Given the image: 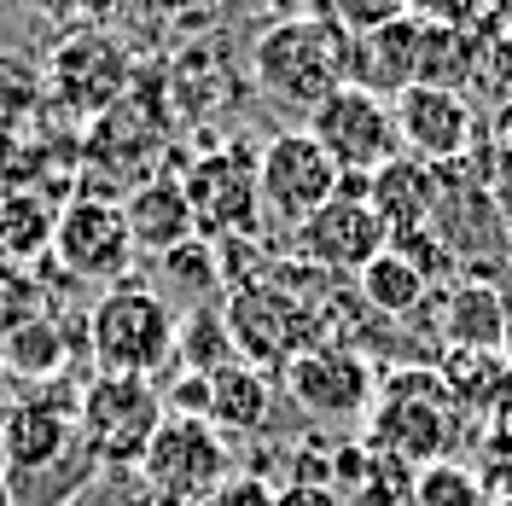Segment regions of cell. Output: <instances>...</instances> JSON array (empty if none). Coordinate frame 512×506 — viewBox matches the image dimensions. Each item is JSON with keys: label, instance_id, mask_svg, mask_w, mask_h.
<instances>
[{"label": "cell", "instance_id": "12", "mask_svg": "<svg viewBox=\"0 0 512 506\" xmlns=\"http://www.w3.org/2000/svg\"><path fill=\"white\" fill-rule=\"evenodd\" d=\"M187 204L198 216V233H256L262 227V192H256V158L245 152H216L187 169Z\"/></svg>", "mask_w": 512, "mask_h": 506}, {"label": "cell", "instance_id": "17", "mask_svg": "<svg viewBox=\"0 0 512 506\" xmlns=\"http://www.w3.org/2000/svg\"><path fill=\"white\" fill-rule=\"evenodd\" d=\"M419 53H425V24L419 18H396L373 35H355L350 47V82L379 99L408 94L419 82Z\"/></svg>", "mask_w": 512, "mask_h": 506}, {"label": "cell", "instance_id": "20", "mask_svg": "<svg viewBox=\"0 0 512 506\" xmlns=\"http://www.w3.org/2000/svg\"><path fill=\"white\" fill-rule=\"evenodd\" d=\"M507 297L489 285H454L443 297V338L448 349H507Z\"/></svg>", "mask_w": 512, "mask_h": 506}, {"label": "cell", "instance_id": "28", "mask_svg": "<svg viewBox=\"0 0 512 506\" xmlns=\"http://www.w3.org/2000/svg\"><path fill=\"white\" fill-rule=\"evenodd\" d=\"M320 18H332L344 35H373L408 18V0H320Z\"/></svg>", "mask_w": 512, "mask_h": 506}, {"label": "cell", "instance_id": "25", "mask_svg": "<svg viewBox=\"0 0 512 506\" xmlns=\"http://www.w3.org/2000/svg\"><path fill=\"white\" fill-rule=\"evenodd\" d=\"M227 361H239V344H233V332H227V320H216V309L204 303V309H192L181 315V367L187 373H216Z\"/></svg>", "mask_w": 512, "mask_h": 506}, {"label": "cell", "instance_id": "31", "mask_svg": "<svg viewBox=\"0 0 512 506\" xmlns=\"http://www.w3.org/2000/svg\"><path fill=\"white\" fill-rule=\"evenodd\" d=\"M0 506H18V495H12V483L0 477Z\"/></svg>", "mask_w": 512, "mask_h": 506}, {"label": "cell", "instance_id": "23", "mask_svg": "<svg viewBox=\"0 0 512 506\" xmlns=\"http://www.w3.org/2000/svg\"><path fill=\"white\" fill-rule=\"evenodd\" d=\"M64 361H70V344H64V326L59 320H30V326H18L12 338H0V367L12 373V379H30V384H47L59 373Z\"/></svg>", "mask_w": 512, "mask_h": 506}, {"label": "cell", "instance_id": "21", "mask_svg": "<svg viewBox=\"0 0 512 506\" xmlns=\"http://www.w3.org/2000/svg\"><path fill=\"white\" fill-rule=\"evenodd\" d=\"M361 303L373 309V315H384V320H402V315H419L425 303H431V280L419 274L414 262L402 251H384V256H373L361 274Z\"/></svg>", "mask_w": 512, "mask_h": 506}, {"label": "cell", "instance_id": "27", "mask_svg": "<svg viewBox=\"0 0 512 506\" xmlns=\"http://www.w3.org/2000/svg\"><path fill=\"white\" fill-rule=\"evenodd\" d=\"M47 315V291L35 280L30 262H0V338H12L18 326Z\"/></svg>", "mask_w": 512, "mask_h": 506}, {"label": "cell", "instance_id": "29", "mask_svg": "<svg viewBox=\"0 0 512 506\" xmlns=\"http://www.w3.org/2000/svg\"><path fill=\"white\" fill-rule=\"evenodd\" d=\"M472 6H478V0H408V18L437 24V30H466Z\"/></svg>", "mask_w": 512, "mask_h": 506}, {"label": "cell", "instance_id": "24", "mask_svg": "<svg viewBox=\"0 0 512 506\" xmlns=\"http://www.w3.org/2000/svg\"><path fill=\"white\" fill-rule=\"evenodd\" d=\"M158 268H163L169 297H181L192 309H204V297H216V285H222V256H216V245H204V239H187L181 251L158 256Z\"/></svg>", "mask_w": 512, "mask_h": 506}, {"label": "cell", "instance_id": "10", "mask_svg": "<svg viewBox=\"0 0 512 506\" xmlns=\"http://www.w3.org/2000/svg\"><path fill=\"white\" fill-rule=\"evenodd\" d=\"M291 239H297V256L320 274H361L373 256L390 251V227L373 210V198H344V192L320 204Z\"/></svg>", "mask_w": 512, "mask_h": 506}, {"label": "cell", "instance_id": "3", "mask_svg": "<svg viewBox=\"0 0 512 506\" xmlns=\"http://www.w3.org/2000/svg\"><path fill=\"white\" fill-rule=\"evenodd\" d=\"M88 355L105 379H158L181 361V315L158 285H111L88 315Z\"/></svg>", "mask_w": 512, "mask_h": 506}, {"label": "cell", "instance_id": "6", "mask_svg": "<svg viewBox=\"0 0 512 506\" xmlns=\"http://www.w3.org/2000/svg\"><path fill=\"white\" fill-rule=\"evenodd\" d=\"M338 181H344V169L326 158V146H320L309 128H280V134L256 152V192H262V210H268L280 227H291V233L309 222L320 204L338 198Z\"/></svg>", "mask_w": 512, "mask_h": 506}, {"label": "cell", "instance_id": "2", "mask_svg": "<svg viewBox=\"0 0 512 506\" xmlns=\"http://www.w3.org/2000/svg\"><path fill=\"white\" fill-rule=\"evenodd\" d=\"M0 454H6V483L18 506H59L94 477V448L76 425V408H47L30 402L0 425Z\"/></svg>", "mask_w": 512, "mask_h": 506}, {"label": "cell", "instance_id": "18", "mask_svg": "<svg viewBox=\"0 0 512 506\" xmlns=\"http://www.w3.org/2000/svg\"><path fill=\"white\" fill-rule=\"evenodd\" d=\"M437 204H443V169L437 163L402 152L396 163H384L379 175H373V210L384 216L390 239L396 233H419L437 216Z\"/></svg>", "mask_w": 512, "mask_h": 506}, {"label": "cell", "instance_id": "4", "mask_svg": "<svg viewBox=\"0 0 512 506\" xmlns=\"http://www.w3.org/2000/svg\"><path fill=\"white\" fill-rule=\"evenodd\" d=\"M454 431H460V402H454V390L443 384V373L402 367L373 396V437H367V448L419 472V466L448 460Z\"/></svg>", "mask_w": 512, "mask_h": 506}, {"label": "cell", "instance_id": "22", "mask_svg": "<svg viewBox=\"0 0 512 506\" xmlns=\"http://www.w3.org/2000/svg\"><path fill=\"white\" fill-rule=\"evenodd\" d=\"M53 227H59V210H47L41 192L0 187V262H30L53 251Z\"/></svg>", "mask_w": 512, "mask_h": 506}, {"label": "cell", "instance_id": "26", "mask_svg": "<svg viewBox=\"0 0 512 506\" xmlns=\"http://www.w3.org/2000/svg\"><path fill=\"white\" fill-rule=\"evenodd\" d=\"M414 506H489V483L460 460H437L414 472Z\"/></svg>", "mask_w": 512, "mask_h": 506}, {"label": "cell", "instance_id": "15", "mask_svg": "<svg viewBox=\"0 0 512 506\" xmlns=\"http://www.w3.org/2000/svg\"><path fill=\"white\" fill-rule=\"evenodd\" d=\"M123 82H128V59L111 35H94V30L70 35L59 47V59H53V88H59V99L70 111H88V117H99L105 105H117Z\"/></svg>", "mask_w": 512, "mask_h": 506}, {"label": "cell", "instance_id": "19", "mask_svg": "<svg viewBox=\"0 0 512 506\" xmlns=\"http://www.w3.org/2000/svg\"><path fill=\"white\" fill-rule=\"evenodd\" d=\"M268 413H274V379L251 367V361H227L210 373V425L222 431V437H256L262 425H268Z\"/></svg>", "mask_w": 512, "mask_h": 506}, {"label": "cell", "instance_id": "13", "mask_svg": "<svg viewBox=\"0 0 512 506\" xmlns=\"http://www.w3.org/2000/svg\"><path fill=\"white\" fill-rule=\"evenodd\" d=\"M227 332L239 344V361H268V367H291L303 349H309V332L315 320L297 309V297L274 291V285H245L227 309Z\"/></svg>", "mask_w": 512, "mask_h": 506}, {"label": "cell", "instance_id": "33", "mask_svg": "<svg viewBox=\"0 0 512 506\" xmlns=\"http://www.w3.org/2000/svg\"><path fill=\"white\" fill-rule=\"evenodd\" d=\"M489 506H512V495H501V501H489Z\"/></svg>", "mask_w": 512, "mask_h": 506}, {"label": "cell", "instance_id": "14", "mask_svg": "<svg viewBox=\"0 0 512 506\" xmlns=\"http://www.w3.org/2000/svg\"><path fill=\"white\" fill-rule=\"evenodd\" d=\"M396 105V128H402V152L425 163H454L466 146H472V105L460 88H431V82H414L408 94L390 99Z\"/></svg>", "mask_w": 512, "mask_h": 506}, {"label": "cell", "instance_id": "9", "mask_svg": "<svg viewBox=\"0 0 512 506\" xmlns=\"http://www.w3.org/2000/svg\"><path fill=\"white\" fill-rule=\"evenodd\" d=\"M53 262H59L70 280L88 285H123L128 268H134V239H128L123 222V198H99V192H82L59 210V227H53Z\"/></svg>", "mask_w": 512, "mask_h": 506}, {"label": "cell", "instance_id": "30", "mask_svg": "<svg viewBox=\"0 0 512 506\" xmlns=\"http://www.w3.org/2000/svg\"><path fill=\"white\" fill-rule=\"evenodd\" d=\"M274 506H344V495L332 483H291L274 495Z\"/></svg>", "mask_w": 512, "mask_h": 506}, {"label": "cell", "instance_id": "7", "mask_svg": "<svg viewBox=\"0 0 512 506\" xmlns=\"http://www.w3.org/2000/svg\"><path fill=\"white\" fill-rule=\"evenodd\" d=\"M227 466H233V454H227L222 431L210 419H181V413L163 419L152 448H146V460H140L146 483L169 506H198V501H210V495H222Z\"/></svg>", "mask_w": 512, "mask_h": 506}, {"label": "cell", "instance_id": "5", "mask_svg": "<svg viewBox=\"0 0 512 506\" xmlns=\"http://www.w3.org/2000/svg\"><path fill=\"white\" fill-rule=\"evenodd\" d=\"M163 419H169V402L158 396L152 379H105L99 373L76 402V425L99 466H140Z\"/></svg>", "mask_w": 512, "mask_h": 506}, {"label": "cell", "instance_id": "1", "mask_svg": "<svg viewBox=\"0 0 512 506\" xmlns=\"http://www.w3.org/2000/svg\"><path fill=\"white\" fill-rule=\"evenodd\" d=\"M350 47L355 35H344L332 18H280L256 35L251 47V76L262 99H274L280 111H315L338 88H350Z\"/></svg>", "mask_w": 512, "mask_h": 506}, {"label": "cell", "instance_id": "16", "mask_svg": "<svg viewBox=\"0 0 512 506\" xmlns=\"http://www.w3.org/2000/svg\"><path fill=\"white\" fill-rule=\"evenodd\" d=\"M123 222L140 256H169L187 239H198V216L187 204V187L169 181V175H152V181L123 192Z\"/></svg>", "mask_w": 512, "mask_h": 506}, {"label": "cell", "instance_id": "11", "mask_svg": "<svg viewBox=\"0 0 512 506\" xmlns=\"http://www.w3.org/2000/svg\"><path fill=\"white\" fill-rule=\"evenodd\" d=\"M286 390H291V402H297L303 413L332 419V425L367 413L373 396H379L367 355H355V349H344V344H309L286 367Z\"/></svg>", "mask_w": 512, "mask_h": 506}, {"label": "cell", "instance_id": "8", "mask_svg": "<svg viewBox=\"0 0 512 506\" xmlns=\"http://www.w3.org/2000/svg\"><path fill=\"white\" fill-rule=\"evenodd\" d=\"M309 134L326 146V158L344 175H379L384 163L402 158V128H396V105L367 88H338V94L309 111Z\"/></svg>", "mask_w": 512, "mask_h": 506}, {"label": "cell", "instance_id": "32", "mask_svg": "<svg viewBox=\"0 0 512 506\" xmlns=\"http://www.w3.org/2000/svg\"><path fill=\"white\" fill-rule=\"evenodd\" d=\"M507 361H512V320H507Z\"/></svg>", "mask_w": 512, "mask_h": 506}]
</instances>
